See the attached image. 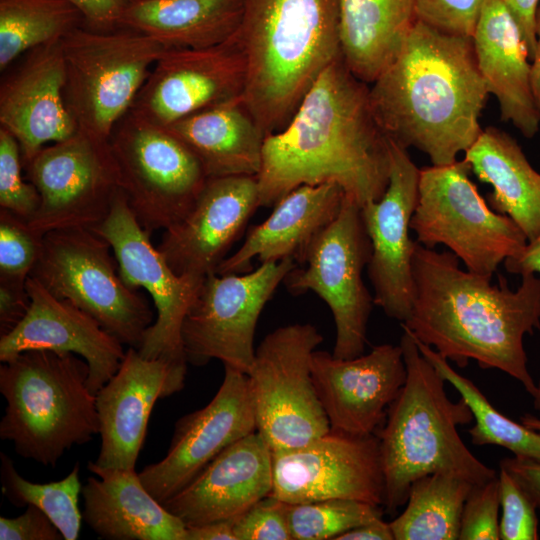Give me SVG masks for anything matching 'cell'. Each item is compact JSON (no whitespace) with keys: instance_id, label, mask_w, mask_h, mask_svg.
Wrapping results in <instances>:
<instances>
[{"instance_id":"obj_1","label":"cell","mask_w":540,"mask_h":540,"mask_svg":"<svg viewBox=\"0 0 540 540\" xmlns=\"http://www.w3.org/2000/svg\"><path fill=\"white\" fill-rule=\"evenodd\" d=\"M389 139L370 101V86L342 57L331 62L287 124L265 137L257 181L259 207H272L302 185L335 183L360 207L389 183Z\"/></svg>"},{"instance_id":"obj_2","label":"cell","mask_w":540,"mask_h":540,"mask_svg":"<svg viewBox=\"0 0 540 540\" xmlns=\"http://www.w3.org/2000/svg\"><path fill=\"white\" fill-rule=\"evenodd\" d=\"M413 303L401 323L415 339L464 368L470 360L519 381L533 397L537 390L523 345L540 329V277L522 275L513 291L505 277L491 278L460 268L451 251L416 241L412 258Z\"/></svg>"},{"instance_id":"obj_3","label":"cell","mask_w":540,"mask_h":540,"mask_svg":"<svg viewBox=\"0 0 540 540\" xmlns=\"http://www.w3.org/2000/svg\"><path fill=\"white\" fill-rule=\"evenodd\" d=\"M488 95L472 38L419 21L370 86L371 106L385 135L425 153L433 166L456 162L476 142Z\"/></svg>"},{"instance_id":"obj_4","label":"cell","mask_w":540,"mask_h":540,"mask_svg":"<svg viewBox=\"0 0 540 540\" xmlns=\"http://www.w3.org/2000/svg\"><path fill=\"white\" fill-rule=\"evenodd\" d=\"M234 35L246 60L242 99L267 136L341 56L338 0H243Z\"/></svg>"},{"instance_id":"obj_5","label":"cell","mask_w":540,"mask_h":540,"mask_svg":"<svg viewBox=\"0 0 540 540\" xmlns=\"http://www.w3.org/2000/svg\"><path fill=\"white\" fill-rule=\"evenodd\" d=\"M400 347L407 377L390 404L384 424L376 431L385 480V512L393 515L406 504L417 479L435 472H453L473 484L497 476L468 449L458 426L474 420L468 404L452 401L446 380L419 351L402 327Z\"/></svg>"},{"instance_id":"obj_6","label":"cell","mask_w":540,"mask_h":540,"mask_svg":"<svg viewBox=\"0 0 540 540\" xmlns=\"http://www.w3.org/2000/svg\"><path fill=\"white\" fill-rule=\"evenodd\" d=\"M88 377V363L74 353L33 349L2 362L0 438L19 456L54 467L65 451L99 434Z\"/></svg>"},{"instance_id":"obj_7","label":"cell","mask_w":540,"mask_h":540,"mask_svg":"<svg viewBox=\"0 0 540 540\" xmlns=\"http://www.w3.org/2000/svg\"><path fill=\"white\" fill-rule=\"evenodd\" d=\"M65 101L78 129L109 139L131 110L152 68L168 50L153 38L127 29H73L61 40Z\"/></svg>"},{"instance_id":"obj_8","label":"cell","mask_w":540,"mask_h":540,"mask_svg":"<svg viewBox=\"0 0 540 540\" xmlns=\"http://www.w3.org/2000/svg\"><path fill=\"white\" fill-rule=\"evenodd\" d=\"M470 172L464 160L420 169L410 227L422 246L444 245L465 269L492 277L528 240L510 217L491 209L470 180Z\"/></svg>"},{"instance_id":"obj_9","label":"cell","mask_w":540,"mask_h":540,"mask_svg":"<svg viewBox=\"0 0 540 540\" xmlns=\"http://www.w3.org/2000/svg\"><path fill=\"white\" fill-rule=\"evenodd\" d=\"M111 245L91 228L53 230L30 276L55 297L94 317L123 345L138 349L153 311L138 290L122 280Z\"/></svg>"},{"instance_id":"obj_10","label":"cell","mask_w":540,"mask_h":540,"mask_svg":"<svg viewBox=\"0 0 540 540\" xmlns=\"http://www.w3.org/2000/svg\"><path fill=\"white\" fill-rule=\"evenodd\" d=\"M322 341L314 325L295 323L267 334L255 350L247 376L256 431L272 451L304 446L331 429L312 378Z\"/></svg>"},{"instance_id":"obj_11","label":"cell","mask_w":540,"mask_h":540,"mask_svg":"<svg viewBox=\"0 0 540 540\" xmlns=\"http://www.w3.org/2000/svg\"><path fill=\"white\" fill-rule=\"evenodd\" d=\"M109 142L121 190L148 233L165 231L189 213L208 177L181 140L130 110L114 127Z\"/></svg>"},{"instance_id":"obj_12","label":"cell","mask_w":540,"mask_h":540,"mask_svg":"<svg viewBox=\"0 0 540 540\" xmlns=\"http://www.w3.org/2000/svg\"><path fill=\"white\" fill-rule=\"evenodd\" d=\"M372 254L361 207L344 198L337 217L310 244L304 262L283 283L292 295L316 293L336 326L332 355L351 359L364 353L374 299L362 279Z\"/></svg>"},{"instance_id":"obj_13","label":"cell","mask_w":540,"mask_h":540,"mask_svg":"<svg viewBox=\"0 0 540 540\" xmlns=\"http://www.w3.org/2000/svg\"><path fill=\"white\" fill-rule=\"evenodd\" d=\"M296 266L288 258L262 263L246 274L206 276L182 324L187 362L202 366L217 359L247 374L255 356L259 316Z\"/></svg>"},{"instance_id":"obj_14","label":"cell","mask_w":540,"mask_h":540,"mask_svg":"<svg viewBox=\"0 0 540 540\" xmlns=\"http://www.w3.org/2000/svg\"><path fill=\"white\" fill-rule=\"evenodd\" d=\"M41 203L28 221L41 235L65 228H94L109 214L121 189L120 172L109 139L80 129L43 147L24 165Z\"/></svg>"},{"instance_id":"obj_15","label":"cell","mask_w":540,"mask_h":540,"mask_svg":"<svg viewBox=\"0 0 540 540\" xmlns=\"http://www.w3.org/2000/svg\"><path fill=\"white\" fill-rule=\"evenodd\" d=\"M112 247L125 284L145 289L151 296L156 320L137 349L147 359L187 361L181 329L203 279L175 273L154 247L150 233L138 222L124 192L116 194L108 216L92 228Z\"/></svg>"},{"instance_id":"obj_16","label":"cell","mask_w":540,"mask_h":540,"mask_svg":"<svg viewBox=\"0 0 540 540\" xmlns=\"http://www.w3.org/2000/svg\"><path fill=\"white\" fill-rule=\"evenodd\" d=\"M271 495L289 503L352 499L384 506L385 480L376 434L330 429L308 444L272 451Z\"/></svg>"},{"instance_id":"obj_17","label":"cell","mask_w":540,"mask_h":540,"mask_svg":"<svg viewBox=\"0 0 540 540\" xmlns=\"http://www.w3.org/2000/svg\"><path fill=\"white\" fill-rule=\"evenodd\" d=\"M224 367L212 400L179 418L166 455L139 472L145 488L160 503L181 491L224 449L256 431L248 376Z\"/></svg>"},{"instance_id":"obj_18","label":"cell","mask_w":540,"mask_h":540,"mask_svg":"<svg viewBox=\"0 0 540 540\" xmlns=\"http://www.w3.org/2000/svg\"><path fill=\"white\" fill-rule=\"evenodd\" d=\"M389 147L386 191L379 200L364 204L361 213L372 246L367 270L374 304L402 323L409 317L413 303L416 240L411 239L410 222L418 202L420 169L406 148L390 139Z\"/></svg>"},{"instance_id":"obj_19","label":"cell","mask_w":540,"mask_h":540,"mask_svg":"<svg viewBox=\"0 0 540 540\" xmlns=\"http://www.w3.org/2000/svg\"><path fill=\"white\" fill-rule=\"evenodd\" d=\"M246 60L233 34L215 46L168 49L152 68L131 110L161 126L242 97Z\"/></svg>"},{"instance_id":"obj_20","label":"cell","mask_w":540,"mask_h":540,"mask_svg":"<svg viewBox=\"0 0 540 540\" xmlns=\"http://www.w3.org/2000/svg\"><path fill=\"white\" fill-rule=\"evenodd\" d=\"M187 364L126 350L116 373L95 394L101 437L95 465L135 469L151 411L159 399L183 389Z\"/></svg>"},{"instance_id":"obj_21","label":"cell","mask_w":540,"mask_h":540,"mask_svg":"<svg viewBox=\"0 0 540 540\" xmlns=\"http://www.w3.org/2000/svg\"><path fill=\"white\" fill-rule=\"evenodd\" d=\"M407 377L400 345L380 344L367 354L339 359L315 350L312 378L331 429L375 434Z\"/></svg>"},{"instance_id":"obj_22","label":"cell","mask_w":540,"mask_h":540,"mask_svg":"<svg viewBox=\"0 0 540 540\" xmlns=\"http://www.w3.org/2000/svg\"><path fill=\"white\" fill-rule=\"evenodd\" d=\"M259 207L257 176L208 178L189 213L164 231L158 250L178 275L215 273Z\"/></svg>"},{"instance_id":"obj_23","label":"cell","mask_w":540,"mask_h":540,"mask_svg":"<svg viewBox=\"0 0 540 540\" xmlns=\"http://www.w3.org/2000/svg\"><path fill=\"white\" fill-rule=\"evenodd\" d=\"M25 287L30 306L17 326L0 336V361L33 349L74 353L88 363V387L96 394L118 370L126 352L123 344L94 317L55 297L35 278L29 276Z\"/></svg>"},{"instance_id":"obj_24","label":"cell","mask_w":540,"mask_h":540,"mask_svg":"<svg viewBox=\"0 0 540 540\" xmlns=\"http://www.w3.org/2000/svg\"><path fill=\"white\" fill-rule=\"evenodd\" d=\"M61 41L31 51L0 89V123L18 141L23 166L49 142L74 135L78 126L65 101Z\"/></svg>"},{"instance_id":"obj_25","label":"cell","mask_w":540,"mask_h":540,"mask_svg":"<svg viewBox=\"0 0 540 540\" xmlns=\"http://www.w3.org/2000/svg\"><path fill=\"white\" fill-rule=\"evenodd\" d=\"M272 487V450L255 431L224 449L162 504L186 526H196L238 517Z\"/></svg>"},{"instance_id":"obj_26","label":"cell","mask_w":540,"mask_h":540,"mask_svg":"<svg viewBox=\"0 0 540 540\" xmlns=\"http://www.w3.org/2000/svg\"><path fill=\"white\" fill-rule=\"evenodd\" d=\"M344 198L335 183L297 187L274 205L266 220L249 230L242 246L215 273L249 272L253 258L261 264L289 258L301 265L314 238L339 214Z\"/></svg>"},{"instance_id":"obj_27","label":"cell","mask_w":540,"mask_h":540,"mask_svg":"<svg viewBox=\"0 0 540 540\" xmlns=\"http://www.w3.org/2000/svg\"><path fill=\"white\" fill-rule=\"evenodd\" d=\"M479 71L499 103L501 119L526 138L539 131L531 63L522 33L501 0H486L472 37Z\"/></svg>"},{"instance_id":"obj_28","label":"cell","mask_w":540,"mask_h":540,"mask_svg":"<svg viewBox=\"0 0 540 540\" xmlns=\"http://www.w3.org/2000/svg\"><path fill=\"white\" fill-rule=\"evenodd\" d=\"M82 487V519L108 540H186V525L143 485L135 469L102 468L93 462Z\"/></svg>"},{"instance_id":"obj_29","label":"cell","mask_w":540,"mask_h":540,"mask_svg":"<svg viewBox=\"0 0 540 540\" xmlns=\"http://www.w3.org/2000/svg\"><path fill=\"white\" fill-rule=\"evenodd\" d=\"M166 128L194 153L208 178L259 173L266 136L242 97L193 113Z\"/></svg>"},{"instance_id":"obj_30","label":"cell","mask_w":540,"mask_h":540,"mask_svg":"<svg viewBox=\"0 0 540 540\" xmlns=\"http://www.w3.org/2000/svg\"><path fill=\"white\" fill-rule=\"evenodd\" d=\"M471 172L492 186L487 203L495 212L510 217L527 240L540 232V173L517 141L505 131L489 126L465 152Z\"/></svg>"},{"instance_id":"obj_31","label":"cell","mask_w":540,"mask_h":540,"mask_svg":"<svg viewBox=\"0 0 540 540\" xmlns=\"http://www.w3.org/2000/svg\"><path fill=\"white\" fill-rule=\"evenodd\" d=\"M243 0H132L119 26L143 33L168 49L218 45L237 30Z\"/></svg>"},{"instance_id":"obj_32","label":"cell","mask_w":540,"mask_h":540,"mask_svg":"<svg viewBox=\"0 0 540 540\" xmlns=\"http://www.w3.org/2000/svg\"><path fill=\"white\" fill-rule=\"evenodd\" d=\"M341 57L371 84L395 59L417 22L414 0H338Z\"/></svg>"},{"instance_id":"obj_33","label":"cell","mask_w":540,"mask_h":540,"mask_svg":"<svg viewBox=\"0 0 540 540\" xmlns=\"http://www.w3.org/2000/svg\"><path fill=\"white\" fill-rule=\"evenodd\" d=\"M473 485L446 471L414 481L406 508L389 522L394 540H458L464 503Z\"/></svg>"},{"instance_id":"obj_34","label":"cell","mask_w":540,"mask_h":540,"mask_svg":"<svg viewBox=\"0 0 540 540\" xmlns=\"http://www.w3.org/2000/svg\"><path fill=\"white\" fill-rule=\"evenodd\" d=\"M82 20L67 0H0V70L27 51L61 41Z\"/></svg>"},{"instance_id":"obj_35","label":"cell","mask_w":540,"mask_h":540,"mask_svg":"<svg viewBox=\"0 0 540 540\" xmlns=\"http://www.w3.org/2000/svg\"><path fill=\"white\" fill-rule=\"evenodd\" d=\"M414 340L421 354L459 392L471 409L475 424L468 433L474 445H497L509 450L514 456L540 460L539 432L499 412L471 380L451 367L447 359L432 347Z\"/></svg>"},{"instance_id":"obj_36","label":"cell","mask_w":540,"mask_h":540,"mask_svg":"<svg viewBox=\"0 0 540 540\" xmlns=\"http://www.w3.org/2000/svg\"><path fill=\"white\" fill-rule=\"evenodd\" d=\"M2 492L12 505H33L43 511L59 529L65 540H77L82 513L78 506L82 486L79 464L63 479L45 484L33 483L16 470L12 459L0 453Z\"/></svg>"},{"instance_id":"obj_37","label":"cell","mask_w":540,"mask_h":540,"mask_svg":"<svg viewBox=\"0 0 540 540\" xmlns=\"http://www.w3.org/2000/svg\"><path fill=\"white\" fill-rule=\"evenodd\" d=\"M381 506L352 499L289 504L292 540H335L364 523L382 518Z\"/></svg>"},{"instance_id":"obj_38","label":"cell","mask_w":540,"mask_h":540,"mask_svg":"<svg viewBox=\"0 0 540 540\" xmlns=\"http://www.w3.org/2000/svg\"><path fill=\"white\" fill-rule=\"evenodd\" d=\"M43 235L0 208V281L25 284L41 253Z\"/></svg>"},{"instance_id":"obj_39","label":"cell","mask_w":540,"mask_h":540,"mask_svg":"<svg viewBox=\"0 0 540 540\" xmlns=\"http://www.w3.org/2000/svg\"><path fill=\"white\" fill-rule=\"evenodd\" d=\"M20 146L5 128H0V208L27 222L38 211L41 198L36 187L22 178Z\"/></svg>"},{"instance_id":"obj_40","label":"cell","mask_w":540,"mask_h":540,"mask_svg":"<svg viewBox=\"0 0 540 540\" xmlns=\"http://www.w3.org/2000/svg\"><path fill=\"white\" fill-rule=\"evenodd\" d=\"M498 475L482 484H474L464 503L460 521V540H499Z\"/></svg>"},{"instance_id":"obj_41","label":"cell","mask_w":540,"mask_h":540,"mask_svg":"<svg viewBox=\"0 0 540 540\" xmlns=\"http://www.w3.org/2000/svg\"><path fill=\"white\" fill-rule=\"evenodd\" d=\"M499 494L502 516L499 520L500 539L537 540L538 519L536 506L502 467H499Z\"/></svg>"},{"instance_id":"obj_42","label":"cell","mask_w":540,"mask_h":540,"mask_svg":"<svg viewBox=\"0 0 540 540\" xmlns=\"http://www.w3.org/2000/svg\"><path fill=\"white\" fill-rule=\"evenodd\" d=\"M486 0H414L416 20L445 34L472 38Z\"/></svg>"},{"instance_id":"obj_43","label":"cell","mask_w":540,"mask_h":540,"mask_svg":"<svg viewBox=\"0 0 540 540\" xmlns=\"http://www.w3.org/2000/svg\"><path fill=\"white\" fill-rule=\"evenodd\" d=\"M289 503L269 494L234 520L236 540H292Z\"/></svg>"},{"instance_id":"obj_44","label":"cell","mask_w":540,"mask_h":540,"mask_svg":"<svg viewBox=\"0 0 540 540\" xmlns=\"http://www.w3.org/2000/svg\"><path fill=\"white\" fill-rule=\"evenodd\" d=\"M1 540H62L63 535L49 517L33 505L20 516L0 517Z\"/></svg>"},{"instance_id":"obj_45","label":"cell","mask_w":540,"mask_h":540,"mask_svg":"<svg viewBox=\"0 0 540 540\" xmlns=\"http://www.w3.org/2000/svg\"><path fill=\"white\" fill-rule=\"evenodd\" d=\"M81 13L90 29L108 31L119 26L122 14L132 0H67Z\"/></svg>"},{"instance_id":"obj_46","label":"cell","mask_w":540,"mask_h":540,"mask_svg":"<svg viewBox=\"0 0 540 540\" xmlns=\"http://www.w3.org/2000/svg\"><path fill=\"white\" fill-rule=\"evenodd\" d=\"M25 284L0 281V336L14 329L28 311Z\"/></svg>"},{"instance_id":"obj_47","label":"cell","mask_w":540,"mask_h":540,"mask_svg":"<svg viewBox=\"0 0 540 540\" xmlns=\"http://www.w3.org/2000/svg\"><path fill=\"white\" fill-rule=\"evenodd\" d=\"M499 467L516 480L536 508L540 509V460L514 456L502 459Z\"/></svg>"},{"instance_id":"obj_48","label":"cell","mask_w":540,"mask_h":540,"mask_svg":"<svg viewBox=\"0 0 540 540\" xmlns=\"http://www.w3.org/2000/svg\"><path fill=\"white\" fill-rule=\"evenodd\" d=\"M517 23L532 60L536 46V11L540 0H501Z\"/></svg>"},{"instance_id":"obj_49","label":"cell","mask_w":540,"mask_h":540,"mask_svg":"<svg viewBox=\"0 0 540 540\" xmlns=\"http://www.w3.org/2000/svg\"><path fill=\"white\" fill-rule=\"evenodd\" d=\"M503 264L506 271L511 274L520 276L527 273L540 274V232L529 240L520 252L507 258Z\"/></svg>"},{"instance_id":"obj_50","label":"cell","mask_w":540,"mask_h":540,"mask_svg":"<svg viewBox=\"0 0 540 540\" xmlns=\"http://www.w3.org/2000/svg\"><path fill=\"white\" fill-rule=\"evenodd\" d=\"M234 519L186 526V540H236Z\"/></svg>"},{"instance_id":"obj_51","label":"cell","mask_w":540,"mask_h":540,"mask_svg":"<svg viewBox=\"0 0 540 540\" xmlns=\"http://www.w3.org/2000/svg\"><path fill=\"white\" fill-rule=\"evenodd\" d=\"M335 540H394V535L389 522L379 518L357 526Z\"/></svg>"},{"instance_id":"obj_52","label":"cell","mask_w":540,"mask_h":540,"mask_svg":"<svg viewBox=\"0 0 540 540\" xmlns=\"http://www.w3.org/2000/svg\"><path fill=\"white\" fill-rule=\"evenodd\" d=\"M531 88L540 114V2L536 11V46L531 62Z\"/></svg>"},{"instance_id":"obj_53","label":"cell","mask_w":540,"mask_h":540,"mask_svg":"<svg viewBox=\"0 0 540 540\" xmlns=\"http://www.w3.org/2000/svg\"><path fill=\"white\" fill-rule=\"evenodd\" d=\"M535 409L540 410V381L537 384V390L533 396ZM520 422L527 428L540 433V417L532 414H525L521 417Z\"/></svg>"}]
</instances>
